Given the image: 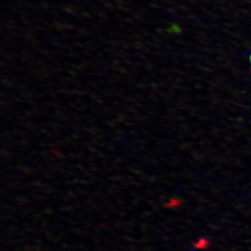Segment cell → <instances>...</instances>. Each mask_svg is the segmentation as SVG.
<instances>
[{
	"instance_id": "cell-1",
	"label": "cell",
	"mask_w": 251,
	"mask_h": 251,
	"mask_svg": "<svg viewBox=\"0 0 251 251\" xmlns=\"http://www.w3.org/2000/svg\"></svg>"
}]
</instances>
